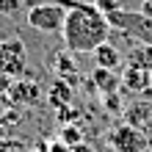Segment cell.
Instances as JSON below:
<instances>
[{
  "instance_id": "1",
  "label": "cell",
  "mask_w": 152,
  "mask_h": 152,
  "mask_svg": "<svg viewBox=\"0 0 152 152\" xmlns=\"http://www.w3.org/2000/svg\"><path fill=\"white\" fill-rule=\"evenodd\" d=\"M66 8V20L61 28V39L69 53H94L111 36V22L94 3L80 0H53Z\"/></svg>"
},
{
  "instance_id": "2",
  "label": "cell",
  "mask_w": 152,
  "mask_h": 152,
  "mask_svg": "<svg viewBox=\"0 0 152 152\" xmlns=\"http://www.w3.org/2000/svg\"><path fill=\"white\" fill-rule=\"evenodd\" d=\"M108 22H111V28H116L119 33H124V36H130L133 42L152 47V17L141 14V11L122 8V11L108 14Z\"/></svg>"
},
{
  "instance_id": "3",
  "label": "cell",
  "mask_w": 152,
  "mask_h": 152,
  "mask_svg": "<svg viewBox=\"0 0 152 152\" xmlns=\"http://www.w3.org/2000/svg\"><path fill=\"white\" fill-rule=\"evenodd\" d=\"M28 69V50L22 39H0V77H22Z\"/></svg>"
},
{
  "instance_id": "4",
  "label": "cell",
  "mask_w": 152,
  "mask_h": 152,
  "mask_svg": "<svg viewBox=\"0 0 152 152\" xmlns=\"http://www.w3.org/2000/svg\"><path fill=\"white\" fill-rule=\"evenodd\" d=\"M66 20V8L58 3H42L36 8H28V25L42 33H61Z\"/></svg>"
},
{
  "instance_id": "5",
  "label": "cell",
  "mask_w": 152,
  "mask_h": 152,
  "mask_svg": "<svg viewBox=\"0 0 152 152\" xmlns=\"http://www.w3.org/2000/svg\"><path fill=\"white\" fill-rule=\"evenodd\" d=\"M108 147L113 152H144L147 149V136L133 124H119L108 133Z\"/></svg>"
},
{
  "instance_id": "6",
  "label": "cell",
  "mask_w": 152,
  "mask_h": 152,
  "mask_svg": "<svg viewBox=\"0 0 152 152\" xmlns=\"http://www.w3.org/2000/svg\"><path fill=\"white\" fill-rule=\"evenodd\" d=\"M8 97H11L14 105H22V108H33V105L42 102L44 88L31 77H14L8 83Z\"/></svg>"
},
{
  "instance_id": "7",
  "label": "cell",
  "mask_w": 152,
  "mask_h": 152,
  "mask_svg": "<svg viewBox=\"0 0 152 152\" xmlns=\"http://www.w3.org/2000/svg\"><path fill=\"white\" fill-rule=\"evenodd\" d=\"M149 80H152V72H149V69H141V66L127 64L122 83H124V88H130V91H147V88H149Z\"/></svg>"
},
{
  "instance_id": "8",
  "label": "cell",
  "mask_w": 152,
  "mask_h": 152,
  "mask_svg": "<svg viewBox=\"0 0 152 152\" xmlns=\"http://www.w3.org/2000/svg\"><path fill=\"white\" fill-rule=\"evenodd\" d=\"M91 56H94V64L100 66V69H111V72H113V69H119V64H122V53L116 50L111 42L100 44Z\"/></svg>"
},
{
  "instance_id": "9",
  "label": "cell",
  "mask_w": 152,
  "mask_h": 152,
  "mask_svg": "<svg viewBox=\"0 0 152 152\" xmlns=\"http://www.w3.org/2000/svg\"><path fill=\"white\" fill-rule=\"evenodd\" d=\"M47 100H50V105L53 108H66L69 102H72V88H69V83H64V80H56L53 83V88H50V94H47Z\"/></svg>"
},
{
  "instance_id": "10",
  "label": "cell",
  "mask_w": 152,
  "mask_h": 152,
  "mask_svg": "<svg viewBox=\"0 0 152 152\" xmlns=\"http://www.w3.org/2000/svg\"><path fill=\"white\" fill-rule=\"evenodd\" d=\"M94 83H97V88H100V91L111 94L113 88L119 86V80L113 77V72H111V69H100V66H97V72H94Z\"/></svg>"
},
{
  "instance_id": "11",
  "label": "cell",
  "mask_w": 152,
  "mask_h": 152,
  "mask_svg": "<svg viewBox=\"0 0 152 152\" xmlns=\"http://www.w3.org/2000/svg\"><path fill=\"white\" fill-rule=\"evenodd\" d=\"M130 64H133V66H141V69H149V72H152V47L138 44V47L133 50V56H130Z\"/></svg>"
},
{
  "instance_id": "12",
  "label": "cell",
  "mask_w": 152,
  "mask_h": 152,
  "mask_svg": "<svg viewBox=\"0 0 152 152\" xmlns=\"http://www.w3.org/2000/svg\"><path fill=\"white\" fill-rule=\"evenodd\" d=\"M58 141L72 149V147H77V144H83V136H80V130L75 127V124H64L61 133H58Z\"/></svg>"
},
{
  "instance_id": "13",
  "label": "cell",
  "mask_w": 152,
  "mask_h": 152,
  "mask_svg": "<svg viewBox=\"0 0 152 152\" xmlns=\"http://www.w3.org/2000/svg\"><path fill=\"white\" fill-rule=\"evenodd\" d=\"M56 72H58L61 77H72V75L77 72V64L72 61L69 53H61V56L56 58Z\"/></svg>"
},
{
  "instance_id": "14",
  "label": "cell",
  "mask_w": 152,
  "mask_h": 152,
  "mask_svg": "<svg viewBox=\"0 0 152 152\" xmlns=\"http://www.w3.org/2000/svg\"><path fill=\"white\" fill-rule=\"evenodd\" d=\"M94 6L108 17V14H113V11H122V8H124V0H94Z\"/></svg>"
},
{
  "instance_id": "15",
  "label": "cell",
  "mask_w": 152,
  "mask_h": 152,
  "mask_svg": "<svg viewBox=\"0 0 152 152\" xmlns=\"http://www.w3.org/2000/svg\"><path fill=\"white\" fill-rule=\"evenodd\" d=\"M0 152H28L20 138H0Z\"/></svg>"
},
{
  "instance_id": "16",
  "label": "cell",
  "mask_w": 152,
  "mask_h": 152,
  "mask_svg": "<svg viewBox=\"0 0 152 152\" xmlns=\"http://www.w3.org/2000/svg\"><path fill=\"white\" fill-rule=\"evenodd\" d=\"M20 8H22V0H0V14L3 17L20 14Z\"/></svg>"
},
{
  "instance_id": "17",
  "label": "cell",
  "mask_w": 152,
  "mask_h": 152,
  "mask_svg": "<svg viewBox=\"0 0 152 152\" xmlns=\"http://www.w3.org/2000/svg\"><path fill=\"white\" fill-rule=\"evenodd\" d=\"M47 152H69V147L61 144L58 138H53V141H47Z\"/></svg>"
},
{
  "instance_id": "18",
  "label": "cell",
  "mask_w": 152,
  "mask_h": 152,
  "mask_svg": "<svg viewBox=\"0 0 152 152\" xmlns=\"http://www.w3.org/2000/svg\"><path fill=\"white\" fill-rule=\"evenodd\" d=\"M141 14L152 17V0H141Z\"/></svg>"
},
{
  "instance_id": "19",
  "label": "cell",
  "mask_w": 152,
  "mask_h": 152,
  "mask_svg": "<svg viewBox=\"0 0 152 152\" xmlns=\"http://www.w3.org/2000/svg\"><path fill=\"white\" fill-rule=\"evenodd\" d=\"M69 152H94V149L88 147V144H77V147H72V149H69Z\"/></svg>"
},
{
  "instance_id": "20",
  "label": "cell",
  "mask_w": 152,
  "mask_h": 152,
  "mask_svg": "<svg viewBox=\"0 0 152 152\" xmlns=\"http://www.w3.org/2000/svg\"><path fill=\"white\" fill-rule=\"evenodd\" d=\"M42 3H44V0H22L25 8H36V6H42Z\"/></svg>"
},
{
  "instance_id": "21",
  "label": "cell",
  "mask_w": 152,
  "mask_h": 152,
  "mask_svg": "<svg viewBox=\"0 0 152 152\" xmlns=\"http://www.w3.org/2000/svg\"><path fill=\"white\" fill-rule=\"evenodd\" d=\"M28 152H47V144H44V141L42 144H33V149H28Z\"/></svg>"
}]
</instances>
